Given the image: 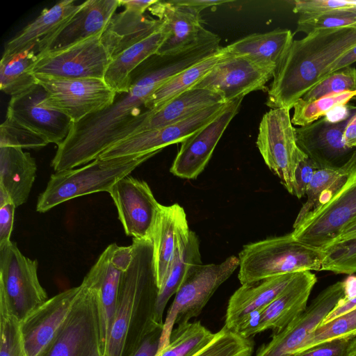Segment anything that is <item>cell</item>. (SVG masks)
<instances>
[{
    "mask_svg": "<svg viewBox=\"0 0 356 356\" xmlns=\"http://www.w3.org/2000/svg\"><path fill=\"white\" fill-rule=\"evenodd\" d=\"M111 254V246L109 245L84 277L98 291L102 338L106 354L116 311L120 279L123 273L112 264Z\"/></svg>",
    "mask_w": 356,
    "mask_h": 356,
    "instance_id": "f546056e",
    "label": "cell"
},
{
    "mask_svg": "<svg viewBox=\"0 0 356 356\" xmlns=\"http://www.w3.org/2000/svg\"><path fill=\"white\" fill-rule=\"evenodd\" d=\"M38 267V261L25 257L15 243H0V295L19 321L49 299Z\"/></svg>",
    "mask_w": 356,
    "mask_h": 356,
    "instance_id": "9c48e42d",
    "label": "cell"
},
{
    "mask_svg": "<svg viewBox=\"0 0 356 356\" xmlns=\"http://www.w3.org/2000/svg\"><path fill=\"white\" fill-rule=\"evenodd\" d=\"M343 141L348 148L353 149L356 147V113L352 116L345 128Z\"/></svg>",
    "mask_w": 356,
    "mask_h": 356,
    "instance_id": "6f0895ef",
    "label": "cell"
},
{
    "mask_svg": "<svg viewBox=\"0 0 356 356\" xmlns=\"http://www.w3.org/2000/svg\"><path fill=\"white\" fill-rule=\"evenodd\" d=\"M167 36L163 26L143 40L129 47L113 58L104 80L117 94L128 92L133 72L147 58L156 54Z\"/></svg>",
    "mask_w": 356,
    "mask_h": 356,
    "instance_id": "f1b7e54d",
    "label": "cell"
},
{
    "mask_svg": "<svg viewBox=\"0 0 356 356\" xmlns=\"http://www.w3.org/2000/svg\"><path fill=\"white\" fill-rule=\"evenodd\" d=\"M344 298L349 299L356 296V275H349L343 282Z\"/></svg>",
    "mask_w": 356,
    "mask_h": 356,
    "instance_id": "680465c9",
    "label": "cell"
},
{
    "mask_svg": "<svg viewBox=\"0 0 356 356\" xmlns=\"http://www.w3.org/2000/svg\"><path fill=\"white\" fill-rule=\"evenodd\" d=\"M152 88L132 82L128 92L117 94L108 107L73 123L58 145L51 166L56 172L74 169L95 160L112 145L138 134L148 115L142 111Z\"/></svg>",
    "mask_w": 356,
    "mask_h": 356,
    "instance_id": "6da1fadb",
    "label": "cell"
},
{
    "mask_svg": "<svg viewBox=\"0 0 356 356\" xmlns=\"http://www.w3.org/2000/svg\"><path fill=\"white\" fill-rule=\"evenodd\" d=\"M224 47L185 69L157 88L147 99L145 108L154 110L177 96L192 89L226 56Z\"/></svg>",
    "mask_w": 356,
    "mask_h": 356,
    "instance_id": "836d02e7",
    "label": "cell"
},
{
    "mask_svg": "<svg viewBox=\"0 0 356 356\" xmlns=\"http://www.w3.org/2000/svg\"><path fill=\"white\" fill-rule=\"evenodd\" d=\"M254 342L224 327L215 333L213 339L192 356H252Z\"/></svg>",
    "mask_w": 356,
    "mask_h": 356,
    "instance_id": "f35d334b",
    "label": "cell"
},
{
    "mask_svg": "<svg viewBox=\"0 0 356 356\" xmlns=\"http://www.w3.org/2000/svg\"><path fill=\"white\" fill-rule=\"evenodd\" d=\"M80 285L49 298L20 321L25 356H45L68 315Z\"/></svg>",
    "mask_w": 356,
    "mask_h": 356,
    "instance_id": "ffe728a7",
    "label": "cell"
},
{
    "mask_svg": "<svg viewBox=\"0 0 356 356\" xmlns=\"http://www.w3.org/2000/svg\"><path fill=\"white\" fill-rule=\"evenodd\" d=\"M175 3L188 7L195 12H200L207 8L218 6L232 1L226 0H173Z\"/></svg>",
    "mask_w": 356,
    "mask_h": 356,
    "instance_id": "11a10c76",
    "label": "cell"
},
{
    "mask_svg": "<svg viewBox=\"0 0 356 356\" xmlns=\"http://www.w3.org/2000/svg\"><path fill=\"white\" fill-rule=\"evenodd\" d=\"M356 97V91L330 94L312 101L300 98L293 105L291 122L304 127L321 119L336 108L346 105Z\"/></svg>",
    "mask_w": 356,
    "mask_h": 356,
    "instance_id": "74e56055",
    "label": "cell"
},
{
    "mask_svg": "<svg viewBox=\"0 0 356 356\" xmlns=\"http://www.w3.org/2000/svg\"><path fill=\"white\" fill-rule=\"evenodd\" d=\"M12 202L8 193L1 187H0V207Z\"/></svg>",
    "mask_w": 356,
    "mask_h": 356,
    "instance_id": "94428289",
    "label": "cell"
},
{
    "mask_svg": "<svg viewBox=\"0 0 356 356\" xmlns=\"http://www.w3.org/2000/svg\"><path fill=\"white\" fill-rule=\"evenodd\" d=\"M325 252L297 241L292 233L243 246L238 254L242 284L289 273L321 270Z\"/></svg>",
    "mask_w": 356,
    "mask_h": 356,
    "instance_id": "5b68a950",
    "label": "cell"
},
{
    "mask_svg": "<svg viewBox=\"0 0 356 356\" xmlns=\"http://www.w3.org/2000/svg\"><path fill=\"white\" fill-rule=\"evenodd\" d=\"M355 164L356 150H354L350 158L343 165L320 168L315 172L306 192L307 200L298 213L293 228L309 214L330 200L344 184Z\"/></svg>",
    "mask_w": 356,
    "mask_h": 356,
    "instance_id": "d6a6232c",
    "label": "cell"
},
{
    "mask_svg": "<svg viewBox=\"0 0 356 356\" xmlns=\"http://www.w3.org/2000/svg\"><path fill=\"white\" fill-rule=\"evenodd\" d=\"M16 207L13 202L0 207V243L11 241Z\"/></svg>",
    "mask_w": 356,
    "mask_h": 356,
    "instance_id": "681fc988",
    "label": "cell"
},
{
    "mask_svg": "<svg viewBox=\"0 0 356 356\" xmlns=\"http://www.w3.org/2000/svg\"><path fill=\"white\" fill-rule=\"evenodd\" d=\"M45 356H106L98 291L85 277Z\"/></svg>",
    "mask_w": 356,
    "mask_h": 356,
    "instance_id": "8992f818",
    "label": "cell"
},
{
    "mask_svg": "<svg viewBox=\"0 0 356 356\" xmlns=\"http://www.w3.org/2000/svg\"><path fill=\"white\" fill-rule=\"evenodd\" d=\"M356 45V27L318 29L293 40L277 66L266 105L291 110L323 79L327 67Z\"/></svg>",
    "mask_w": 356,
    "mask_h": 356,
    "instance_id": "3957f363",
    "label": "cell"
},
{
    "mask_svg": "<svg viewBox=\"0 0 356 356\" xmlns=\"http://www.w3.org/2000/svg\"><path fill=\"white\" fill-rule=\"evenodd\" d=\"M293 41L287 29L253 33L224 47L228 55L243 56L261 66L276 69Z\"/></svg>",
    "mask_w": 356,
    "mask_h": 356,
    "instance_id": "4316f807",
    "label": "cell"
},
{
    "mask_svg": "<svg viewBox=\"0 0 356 356\" xmlns=\"http://www.w3.org/2000/svg\"><path fill=\"white\" fill-rule=\"evenodd\" d=\"M356 236V219L343 227L334 243L342 241Z\"/></svg>",
    "mask_w": 356,
    "mask_h": 356,
    "instance_id": "91938a15",
    "label": "cell"
},
{
    "mask_svg": "<svg viewBox=\"0 0 356 356\" xmlns=\"http://www.w3.org/2000/svg\"><path fill=\"white\" fill-rule=\"evenodd\" d=\"M355 62H356V45L337 58L327 67L322 80L328 74L350 66Z\"/></svg>",
    "mask_w": 356,
    "mask_h": 356,
    "instance_id": "db71d44e",
    "label": "cell"
},
{
    "mask_svg": "<svg viewBox=\"0 0 356 356\" xmlns=\"http://www.w3.org/2000/svg\"><path fill=\"white\" fill-rule=\"evenodd\" d=\"M297 273L285 274L252 284H242L229 300L225 326L232 330L245 315L267 307L284 291Z\"/></svg>",
    "mask_w": 356,
    "mask_h": 356,
    "instance_id": "484cf974",
    "label": "cell"
},
{
    "mask_svg": "<svg viewBox=\"0 0 356 356\" xmlns=\"http://www.w3.org/2000/svg\"><path fill=\"white\" fill-rule=\"evenodd\" d=\"M37 165L22 148L0 147V187L17 207L26 202L36 177Z\"/></svg>",
    "mask_w": 356,
    "mask_h": 356,
    "instance_id": "83f0119b",
    "label": "cell"
},
{
    "mask_svg": "<svg viewBox=\"0 0 356 356\" xmlns=\"http://www.w3.org/2000/svg\"><path fill=\"white\" fill-rule=\"evenodd\" d=\"M243 99L229 102L216 118L181 143L170 167L171 173L187 179L197 177L209 163L224 131L238 113Z\"/></svg>",
    "mask_w": 356,
    "mask_h": 356,
    "instance_id": "d6986e66",
    "label": "cell"
},
{
    "mask_svg": "<svg viewBox=\"0 0 356 356\" xmlns=\"http://www.w3.org/2000/svg\"><path fill=\"white\" fill-rule=\"evenodd\" d=\"M275 70L247 58L227 54L192 89L212 91L228 102L265 88Z\"/></svg>",
    "mask_w": 356,
    "mask_h": 356,
    "instance_id": "9a60e30c",
    "label": "cell"
},
{
    "mask_svg": "<svg viewBox=\"0 0 356 356\" xmlns=\"http://www.w3.org/2000/svg\"><path fill=\"white\" fill-rule=\"evenodd\" d=\"M343 296L342 282H337L325 288L298 318L279 333L273 334L270 342L261 346L256 356H293L299 353Z\"/></svg>",
    "mask_w": 356,
    "mask_h": 356,
    "instance_id": "5bb4252c",
    "label": "cell"
},
{
    "mask_svg": "<svg viewBox=\"0 0 356 356\" xmlns=\"http://www.w3.org/2000/svg\"><path fill=\"white\" fill-rule=\"evenodd\" d=\"M133 256L121 276L106 356H132L143 340L164 323L158 320L157 285L152 239L133 238Z\"/></svg>",
    "mask_w": 356,
    "mask_h": 356,
    "instance_id": "7a4b0ae2",
    "label": "cell"
},
{
    "mask_svg": "<svg viewBox=\"0 0 356 356\" xmlns=\"http://www.w3.org/2000/svg\"><path fill=\"white\" fill-rule=\"evenodd\" d=\"M318 169L317 165L309 157L299 163L295 174L293 195L300 199L306 195L309 185Z\"/></svg>",
    "mask_w": 356,
    "mask_h": 356,
    "instance_id": "c3c4849f",
    "label": "cell"
},
{
    "mask_svg": "<svg viewBox=\"0 0 356 356\" xmlns=\"http://www.w3.org/2000/svg\"><path fill=\"white\" fill-rule=\"evenodd\" d=\"M111 260L112 264L120 271H126L132 260V245L118 246L116 243H113L111 244Z\"/></svg>",
    "mask_w": 356,
    "mask_h": 356,
    "instance_id": "816d5d0a",
    "label": "cell"
},
{
    "mask_svg": "<svg viewBox=\"0 0 356 356\" xmlns=\"http://www.w3.org/2000/svg\"><path fill=\"white\" fill-rule=\"evenodd\" d=\"M289 111L277 108L266 112L259 126L256 144L266 165L293 195L296 170L308 156L298 145Z\"/></svg>",
    "mask_w": 356,
    "mask_h": 356,
    "instance_id": "ba28073f",
    "label": "cell"
},
{
    "mask_svg": "<svg viewBox=\"0 0 356 356\" xmlns=\"http://www.w3.org/2000/svg\"><path fill=\"white\" fill-rule=\"evenodd\" d=\"M202 264L200 243L196 234L190 231L188 236L180 243L169 273L159 291L156 302L158 320L164 323L163 315L170 298L177 292L189 269Z\"/></svg>",
    "mask_w": 356,
    "mask_h": 356,
    "instance_id": "e575fe53",
    "label": "cell"
},
{
    "mask_svg": "<svg viewBox=\"0 0 356 356\" xmlns=\"http://www.w3.org/2000/svg\"><path fill=\"white\" fill-rule=\"evenodd\" d=\"M156 1L157 0H119V6L124 7L125 9L144 14L145 11L149 9Z\"/></svg>",
    "mask_w": 356,
    "mask_h": 356,
    "instance_id": "9f6ffc18",
    "label": "cell"
},
{
    "mask_svg": "<svg viewBox=\"0 0 356 356\" xmlns=\"http://www.w3.org/2000/svg\"><path fill=\"white\" fill-rule=\"evenodd\" d=\"M356 309V296L346 299L341 298L334 308L328 313L320 325H325L334 318ZM319 325V326H320Z\"/></svg>",
    "mask_w": 356,
    "mask_h": 356,
    "instance_id": "f5cc1de1",
    "label": "cell"
},
{
    "mask_svg": "<svg viewBox=\"0 0 356 356\" xmlns=\"http://www.w3.org/2000/svg\"><path fill=\"white\" fill-rule=\"evenodd\" d=\"M81 6L82 3L76 4L74 0H64L44 9L36 19L6 44L3 55L19 53L37 45L40 40L70 18Z\"/></svg>",
    "mask_w": 356,
    "mask_h": 356,
    "instance_id": "1f68e13d",
    "label": "cell"
},
{
    "mask_svg": "<svg viewBox=\"0 0 356 356\" xmlns=\"http://www.w3.org/2000/svg\"><path fill=\"white\" fill-rule=\"evenodd\" d=\"M31 72L60 79H102L111 58L101 35L58 51L38 54Z\"/></svg>",
    "mask_w": 356,
    "mask_h": 356,
    "instance_id": "7c38bea8",
    "label": "cell"
},
{
    "mask_svg": "<svg viewBox=\"0 0 356 356\" xmlns=\"http://www.w3.org/2000/svg\"><path fill=\"white\" fill-rule=\"evenodd\" d=\"M157 153L110 159L97 157L78 169L56 172L39 195L36 210L44 213L75 197L98 192L108 193L116 182Z\"/></svg>",
    "mask_w": 356,
    "mask_h": 356,
    "instance_id": "277c9868",
    "label": "cell"
},
{
    "mask_svg": "<svg viewBox=\"0 0 356 356\" xmlns=\"http://www.w3.org/2000/svg\"><path fill=\"white\" fill-rule=\"evenodd\" d=\"M220 103L225 102L217 93L206 89H191L156 109L148 110V116L140 132L177 122Z\"/></svg>",
    "mask_w": 356,
    "mask_h": 356,
    "instance_id": "4dcf8cb0",
    "label": "cell"
},
{
    "mask_svg": "<svg viewBox=\"0 0 356 356\" xmlns=\"http://www.w3.org/2000/svg\"><path fill=\"white\" fill-rule=\"evenodd\" d=\"M354 8H356V1L353 0H298L294 1L293 12L300 15H314Z\"/></svg>",
    "mask_w": 356,
    "mask_h": 356,
    "instance_id": "bcb514c9",
    "label": "cell"
},
{
    "mask_svg": "<svg viewBox=\"0 0 356 356\" xmlns=\"http://www.w3.org/2000/svg\"><path fill=\"white\" fill-rule=\"evenodd\" d=\"M214 336L215 333L200 321L179 324L172 329L168 341L156 356H192L207 345Z\"/></svg>",
    "mask_w": 356,
    "mask_h": 356,
    "instance_id": "8d00e7d4",
    "label": "cell"
},
{
    "mask_svg": "<svg viewBox=\"0 0 356 356\" xmlns=\"http://www.w3.org/2000/svg\"><path fill=\"white\" fill-rule=\"evenodd\" d=\"M355 219L356 164L330 200L309 214L291 233L297 241L324 250Z\"/></svg>",
    "mask_w": 356,
    "mask_h": 356,
    "instance_id": "8fae6325",
    "label": "cell"
},
{
    "mask_svg": "<svg viewBox=\"0 0 356 356\" xmlns=\"http://www.w3.org/2000/svg\"><path fill=\"white\" fill-rule=\"evenodd\" d=\"M125 234L133 238H151L160 206L145 181L126 176L109 191Z\"/></svg>",
    "mask_w": 356,
    "mask_h": 356,
    "instance_id": "e0dca14e",
    "label": "cell"
},
{
    "mask_svg": "<svg viewBox=\"0 0 356 356\" xmlns=\"http://www.w3.org/2000/svg\"><path fill=\"white\" fill-rule=\"evenodd\" d=\"M163 326L150 333L132 356H156L161 346Z\"/></svg>",
    "mask_w": 356,
    "mask_h": 356,
    "instance_id": "f907efd6",
    "label": "cell"
},
{
    "mask_svg": "<svg viewBox=\"0 0 356 356\" xmlns=\"http://www.w3.org/2000/svg\"><path fill=\"white\" fill-rule=\"evenodd\" d=\"M47 92L38 83L12 96L6 118L41 135L49 143L58 145L67 137L72 121L63 113L49 107Z\"/></svg>",
    "mask_w": 356,
    "mask_h": 356,
    "instance_id": "2e32d148",
    "label": "cell"
},
{
    "mask_svg": "<svg viewBox=\"0 0 356 356\" xmlns=\"http://www.w3.org/2000/svg\"><path fill=\"white\" fill-rule=\"evenodd\" d=\"M0 356H25L20 321L0 295Z\"/></svg>",
    "mask_w": 356,
    "mask_h": 356,
    "instance_id": "ab89813d",
    "label": "cell"
},
{
    "mask_svg": "<svg viewBox=\"0 0 356 356\" xmlns=\"http://www.w3.org/2000/svg\"><path fill=\"white\" fill-rule=\"evenodd\" d=\"M348 91H356V68L350 66L328 74L302 99L312 101L330 94Z\"/></svg>",
    "mask_w": 356,
    "mask_h": 356,
    "instance_id": "ee69618b",
    "label": "cell"
},
{
    "mask_svg": "<svg viewBox=\"0 0 356 356\" xmlns=\"http://www.w3.org/2000/svg\"><path fill=\"white\" fill-rule=\"evenodd\" d=\"M161 26L162 23L158 19L125 9L111 17L101 35V41L112 60Z\"/></svg>",
    "mask_w": 356,
    "mask_h": 356,
    "instance_id": "d4e9b609",
    "label": "cell"
},
{
    "mask_svg": "<svg viewBox=\"0 0 356 356\" xmlns=\"http://www.w3.org/2000/svg\"><path fill=\"white\" fill-rule=\"evenodd\" d=\"M323 251L325 257L321 270L336 274L356 273V236L334 243Z\"/></svg>",
    "mask_w": 356,
    "mask_h": 356,
    "instance_id": "b9f144b4",
    "label": "cell"
},
{
    "mask_svg": "<svg viewBox=\"0 0 356 356\" xmlns=\"http://www.w3.org/2000/svg\"><path fill=\"white\" fill-rule=\"evenodd\" d=\"M352 339H340L325 342L293 356H346Z\"/></svg>",
    "mask_w": 356,
    "mask_h": 356,
    "instance_id": "7dc6e473",
    "label": "cell"
},
{
    "mask_svg": "<svg viewBox=\"0 0 356 356\" xmlns=\"http://www.w3.org/2000/svg\"><path fill=\"white\" fill-rule=\"evenodd\" d=\"M346 356H356V337L352 339L347 350Z\"/></svg>",
    "mask_w": 356,
    "mask_h": 356,
    "instance_id": "6125c7cd",
    "label": "cell"
},
{
    "mask_svg": "<svg viewBox=\"0 0 356 356\" xmlns=\"http://www.w3.org/2000/svg\"><path fill=\"white\" fill-rule=\"evenodd\" d=\"M119 0H88L70 18L38 43V54L58 51L102 35Z\"/></svg>",
    "mask_w": 356,
    "mask_h": 356,
    "instance_id": "44dd1931",
    "label": "cell"
},
{
    "mask_svg": "<svg viewBox=\"0 0 356 356\" xmlns=\"http://www.w3.org/2000/svg\"><path fill=\"white\" fill-rule=\"evenodd\" d=\"M355 113L356 107L351 106L341 120L334 121L325 117L296 129L298 147L318 169L340 167L350 158L354 151L345 145L343 132Z\"/></svg>",
    "mask_w": 356,
    "mask_h": 356,
    "instance_id": "ac0fdd59",
    "label": "cell"
},
{
    "mask_svg": "<svg viewBox=\"0 0 356 356\" xmlns=\"http://www.w3.org/2000/svg\"><path fill=\"white\" fill-rule=\"evenodd\" d=\"M317 282L311 271H302L272 302L263 309L259 332L272 330L273 334L283 330L307 307L310 293Z\"/></svg>",
    "mask_w": 356,
    "mask_h": 356,
    "instance_id": "cb8c5ba5",
    "label": "cell"
},
{
    "mask_svg": "<svg viewBox=\"0 0 356 356\" xmlns=\"http://www.w3.org/2000/svg\"><path fill=\"white\" fill-rule=\"evenodd\" d=\"M355 337H356V309L325 325L318 326L299 353L325 342Z\"/></svg>",
    "mask_w": 356,
    "mask_h": 356,
    "instance_id": "60d3db41",
    "label": "cell"
},
{
    "mask_svg": "<svg viewBox=\"0 0 356 356\" xmlns=\"http://www.w3.org/2000/svg\"><path fill=\"white\" fill-rule=\"evenodd\" d=\"M161 22L167 36L156 54H171L184 49L198 40L207 31L200 13L171 1H156L149 8Z\"/></svg>",
    "mask_w": 356,
    "mask_h": 356,
    "instance_id": "603a6c76",
    "label": "cell"
},
{
    "mask_svg": "<svg viewBox=\"0 0 356 356\" xmlns=\"http://www.w3.org/2000/svg\"><path fill=\"white\" fill-rule=\"evenodd\" d=\"M186 214L178 204H160L151 233L159 289L162 286L180 243L190 233Z\"/></svg>",
    "mask_w": 356,
    "mask_h": 356,
    "instance_id": "7402d4cb",
    "label": "cell"
},
{
    "mask_svg": "<svg viewBox=\"0 0 356 356\" xmlns=\"http://www.w3.org/2000/svg\"><path fill=\"white\" fill-rule=\"evenodd\" d=\"M48 143L41 135L8 118L0 126V147L37 149L44 147Z\"/></svg>",
    "mask_w": 356,
    "mask_h": 356,
    "instance_id": "f6af8a7d",
    "label": "cell"
},
{
    "mask_svg": "<svg viewBox=\"0 0 356 356\" xmlns=\"http://www.w3.org/2000/svg\"><path fill=\"white\" fill-rule=\"evenodd\" d=\"M356 27V13L339 9L314 15H300L296 33L306 34L318 29Z\"/></svg>",
    "mask_w": 356,
    "mask_h": 356,
    "instance_id": "7bdbcfd3",
    "label": "cell"
},
{
    "mask_svg": "<svg viewBox=\"0 0 356 356\" xmlns=\"http://www.w3.org/2000/svg\"><path fill=\"white\" fill-rule=\"evenodd\" d=\"M38 44L21 52L3 55L0 62V89L12 96L37 83L31 69L38 58Z\"/></svg>",
    "mask_w": 356,
    "mask_h": 356,
    "instance_id": "d590c367",
    "label": "cell"
},
{
    "mask_svg": "<svg viewBox=\"0 0 356 356\" xmlns=\"http://www.w3.org/2000/svg\"><path fill=\"white\" fill-rule=\"evenodd\" d=\"M228 102L209 106L177 122L131 136L106 149L99 157L159 152L170 145L181 143L216 118Z\"/></svg>",
    "mask_w": 356,
    "mask_h": 356,
    "instance_id": "4fadbf2b",
    "label": "cell"
},
{
    "mask_svg": "<svg viewBox=\"0 0 356 356\" xmlns=\"http://www.w3.org/2000/svg\"><path fill=\"white\" fill-rule=\"evenodd\" d=\"M238 267V257L231 256L220 264H200L189 269L168 310L160 349L168 341L174 325L200 315L215 291Z\"/></svg>",
    "mask_w": 356,
    "mask_h": 356,
    "instance_id": "52a82bcc",
    "label": "cell"
},
{
    "mask_svg": "<svg viewBox=\"0 0 356 356\" xmlns=\"http://www.w3.org/2000/svg\"><path fill=\"white\" fill-rule=\"evenodd\" d=\"M46 90V104L73 123L110 106L117 93L102 79H60L34 75Z\"/></svg>",
    "mask_w": 356,
    "mask_h": 356,
    "instance_id": "30bf717a",
    "label": "cell"
}]
</instances>
